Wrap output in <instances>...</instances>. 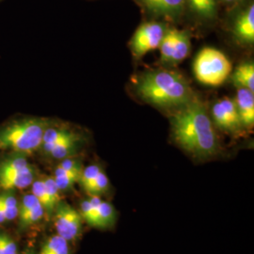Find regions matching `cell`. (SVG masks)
<instances>
[{"mask_svg":"<svg viewBox=\"0 0 254 254\" xmlns=\"http://www.w3.org/2000/svg\"><path fill=\"white\" fill-rule=\"evenodd\" d=\"M236 102V109L241 126L251 128L254 125V95L253 91L246 88H238Z\"/></svg>","mask_w":254,"mask_h":254,"instance_id":"obj_10","label":"cell"},{"mask_svg":"<svg viewBox=\"0 0 254 254\" xmlns=\"http://www.w3.org/2000/svg\"><path fill=\"white\" fill-rule=\"evenodd\" d=\"M223 2H225V3H233V2H236L237 0H222Z\"/></svg>","mask_w":254,"mask_h":254,"instance_id":"obj_33","label":"cell"},{"mask_svg":"<svg viewBox=\"0 0 254 254\" xmlns=\"http://www.w3.org/2000/svg\"><path fill=\"white\" fill-rule=\"evenodd\" d=\"M186 7L196 18L202 21H213L217 17V0H186Z\"/></svg>","mask_w":254,"mask_h":254,"instance_id":"obj_12","label":"cell"},{"mask_svg":"<svg viewBox=\"0 0 254 254\" xmlns=\"http://www.w3.org/2000/svg\"><path fill=\"white\" fill-rule=\"evenodd\" d=\"M58 167L66 171H72V172H82L83 170L80 161L71 157L63 159V161L58 165Z\"/></svg>","mask_w":254,"mask_h":254,"instance_id":"obj_30","label":"cell"},{"mask_svg":"<svg viewBox=\"0 0 254 254\" xmlns=\"http://www.w3.org/2000/svg\"><path fill=\"white\" fill-rule=\"evenodd\" d=\"M234 34L238 41L247 45L254 43V5L250 4L236 17Z\"/></svg>","mask_w":254,"mask_h":254,"instance_id":"obj_9","label":"cell"},{"mask_svg":"<svg viewBox=\"0 0 254 254\" xmlns=\"http://www.w3.org/2000/svg\"><path fill=\"white\" fill-rule=\"evenodd\" d=\"M232 80L237 88H246L254 91V64H243L239 65L233 73Z\"/></svg>","mask_w":254,"mask_h":254,"instance_id":"obj_15","label":"cell"},{"mask_svg":"<svg viewBox=\"0 0 254 254\" xmlns=\"http://www.w3.org/2000/svg\"><path fill=\"white\" fill-rule=\"evenodd\" d=\"M54 213L57 235L64 237L68 242L78 237L82 229V217L79 212L70 204L61 201L56 206Z\"/></svg>","mask_w":254,"mask_h":254,"instance_id":"obj_6","label":"cell"},{"mask_svg":"<svg viewBox=\"0 0 254 254\" xmlns=\"http://www.w3.org/2000/svg\"><path fill=\"white\" fill-rule=\"evenodd\" d=\"M35 254V253H34V252H33V251H27V252H26V253H24V254Z\"/></svg>","mask_w":254,"mask_h":254,"instance_id":"obj_34","label":"cell"},{"mask_svg":"<svg viewBox=\"0 0 254 254\" xmlns=\"http://www.w3.org/2000/svg\"><path fill=\"white\" fill-rule=\"evenodd\" d=\"M31 186H32V194L36 197L37 200H39L40 203L43 205L46 213L48 215H52L54 213L55 210L51 205L44 180H36L32 183Z\"/></svg>","mask_w":254,"mask_h":254,"instance_id":"obj_23","label":"cell"},{"mask_svg":"<svg viewBox=\"0 0 254 254\" xmlns=\"http://www.w3.org/2000/svg\"><path fill=\"white\" fill-rule=\"evenodd\" d=\"M145 9L155 15L177 20L186 9V0H139Z\"/></svg>","mask_w":254,"mask_h":254,"instance_id":"obj_8","label":"cell"},{"mask_svg":"<svg viewBox=\"0 0 254 254\" xmlns=\"http://www.w3.org/2000/svg\"><path fill=\"white\" fill-rule=\"evenodd\" d=\"M102 200H103L101 199L100 196L91 195L89 199H86L81 201L79 214L82 217V219H85L87 223L92 227L95 226L96 210Z\"/></svg>","mask_w":254,"mask_h":254,"instance_id":"obj_20","label":"cell"},{"mask_svg":"<svg viewBox=\"0 0 254 254\" xmlns=\"http://www.w3.org/2000/svg\"><path fill=\"white\" fill-rule=\"evenodd\" d=\"M166 25L160 22H147L138 27L130 41V48L136 58H141L158 48L167 31Z\"/></svg>","mask_w":254,"mask_h":254,"instance_id":"obj_5","label":"cell"},{"mask_svg":"<svg viewBox=\"0 0 254 254\" xmlns=\"http://www.w3.org/2000/svg\"><path fill=\"white\" fill-rule=\"evenodd\" d=\"M0 205L4 210L8 221L13 220L18 217L19 203L16 197L11 190H2L0 192Z\"/></svg>","mask_w":254,"mask_h":254,"instance_id":"obj_19","label":"cell"},{"mask_svg":"<svg viewBox=\"0 0 254 254\" xmlns=\"http://www.w3.org/2000/svg\"><path fill=\"white\" fill-rule=\"evenodd\" d=\"M212 117L219 128L236 133L242 127L236 102L234 99L224 97L218 101L212 108Z\"/></svg>","mask_w":254,"mask_h":254,"instance_id":"obj_7","label":"cell"},{"mask_svg":"<svg viewBox=\"0 0 254 254\" xmlns=\"http://www.w3.org/2000/svg\"><path fill=\"white\" fill-rule=\"evenodd\" d=\"M116 220V211L113 205L109 202L102 200L96 210V219L94 227L107 229L111 227Z\"/></svg>","mask_w":254,"mask_h":254,"instance_id":"obj_17","label":"cell"},{"mask_svg":"<svg viewBox=\"0 0 254 254\" xmlns=\"http://www.w3.org/2000/svg\"><path fill=\"white\" fill-rule=\"evenodd\" d=\"M102 172V169L98 165H91L82 170L79 183L84 190H86L88 187H90L91 183L96 179V177Z\"/></svg>","mask_w":254,"mask_h":254,"instance_id":"obj_27","label":"cell"},{"mask_svg":"<svg viewBox=\"0 0 254 254\" xmlns=\"http://www.w3.org/2000/svg\"><path fill=\"white\" fill-rule=\"evenodd\" d=\"M38 254H71L69 242L59 235L49 237Z\"/></svg>","mask_w":254,"mask_h":254,"instance_id":"obj_18","label":"cell"},{"mask_svg":"<svg viewBox=\"0 0 254 254\" xmlns=\"http://www.w3.org/2000/svg\"><path fill=\"white\" fill-rule=\"evenodd\" d=\"M5 221H7V218H6V216H5L4 210L2 209V207H1V205H0V224L4 223Z\"/></svg>","mask_w":254,"mask_h":254,"instance_id":"obj_32","label":"cell"},{"mask_svg":"<svg viewBox=\"0 0 254 254\" xmlns=\"http://www.w3.org/2000/svg\"><path fill=\"white\" fill-rule=\"evenodd\" d=\"M75 136H77V134L64 127H47L43 136L41 149L48 155L55 146Z\"/></svg>","mask_w":254,"mask_h":254,"instance_id":"obj_13","label":"cell"},{"mask_svg":"<svg viewBox=\"0 0 254 254\" xmlns=\"http://www.w3.org/2000/svg\"><path fill=\"white\" fill-rule=\"evenodd\" d=\"M172 130L174 140L197 157H208L218 151V139L208 112L196 97L173 114Z\"/></svg>","mask_w":254,"mask_h":254,"instance_id":"obj_1","label":"cell"},{"mask_svg":"<svg viewBox=\"0 0 254 254\" xmlns=\"http://www.w3.org/2000/svg\"><path fill=\"white\" fill-rule=\"evenodd\" d=\"M81 172H72L56 168L54 173V179L60 191L68 190L73 188L76 182L79 181Z\"/></svg>","mask_w":254,"mask_h":254,"instance_id":"obj_21","label":"cell"},{"mask_svg":"<svg viewBox=\"0 0 254 254\" xmlns=\"http://www.w3.org/2000/svg\"><path fill=\"white\" fill-rule=\"evenodd\" d=\"M45 208L39 202L34 207L29 209L27 212L19 215V224L21 228H27L38 221H40L45 214Z\"/></svg>","mask_w":254,"mask_h":254,"instance_id":"obj_24","label":"cell"},{"mask_svg":"<svg viewBox=\"0 0 254 254\" xmlns=\"http://www.w3.org/2000/svg\"><path fill=\"white\" fill-rule=\"evenodd\" d=\"M109 188V177L103 171L99 173L96 179L91 183V186L88 187L85 190L90 195H97L100 196L101 194L107 192Z\"/></svg>","mask_w":254,"mask_h":254,"instance_id":"obj_26","label":"cell"},{"mask_svg":"<svg viewBox=\"0 0 254 254\" xmlns=\"http://www.w3.org/2000/svg\"><path fill=\"white\" fill-rule=\"evenodd\" d=\"M175 32H176L175 28H168L162 39V42L159 46L161 60L165 63H170L171 61L174 39H175Z\"/></svg>","mask_w":254,"mask_h":254,"instance_id":"obj_25","label":"cell"},{"mask_svg":"<svg viewBox=\"0 0 254 254\" xmlns=\"http://www.w3.org/2000/svg\"><path fill=\"white\" fill-rule=\"evenodd\" d=\"M39 202L40 201L37 200L36 197L32 193L31 194H27L23 198L21 203H19V215L27 212V211H28L29 209L32 208V207H34L37 203H39Z\"/></svg>","mask_w":254,"mask_h":254,"instance_id":"obj_31","label":"cell"},{"mask_svg":"<svg viewBox=\"0 0 254 254\" xmlns=\"http://www.w3.org/2000/svg\"><path fill=\"white\" fill-rule=\"evenodd\" d=\"M44 182H45V186H46V191L51 202V205L55 210L56 206L61 202L60 190L55 182L54 177H46Z\"/></svg>","mask_w":254,"mask_h":254,"instance_id":"obj_28","label":"cell"},{"mask_svg":"<svg viewBox=\"0 0 254 254\" xmlns=\"http://www.w3.org/2000/svg\"><path fill=\"white\" fill-rule=\"evenodd\" d=\"M35 179V170L32 166L20 173L0 177V190H13L27 189Z\"/></svg>","mask_w":254,"mask_h":254,"instance_id":"obj_11","label":"cell"},{"mask_svg":"<svg viewBox=\"0 0 254 254\" xmlns=\"http://www.w3.org/2000/svg\"><path fill=\"white\" fill-rule=\"evenodd\" d=\"M49 127L46 119H25L0 129V152L33 154L41 148L45 131Z\"/></svg>","mask_w":254,"mask_h":254,"instance_id":"obj_3","label":"cell"},{"mask_svg":"<svg viewBox=\"0 0 254 254\" xmlns=\"http://www.w3.org/2000/svg\"><path fill=\"white\" fill-rule=\"evenodd\" d=\"M137 94L151 105L160 108H180L195 98L189 82L181 73L153 70L136 79Z\"/></svg>","mask_w":254,"mask_h":254,"instance_id":"obj_2","label":"cell"},{"mask_svg":"<svg viewBox=\"0 0 254 254\" xmlns=\"http://www.w3.org/2000/svg\"><path fill=\"white\" fill-rule=\"evenodd\" d=\"M30 166L24 154H16L0 162V177L23 172Z\"/></svg>","mask_w":254,"mask_h":254,"instance_id":"obj_16","label":"cell"},{"mask_svg":"<svg viewBox=\"0 0 254 254\" xmlns=\"http://www.w3.org/2000/svg\"><path fill=\"white\" fill-rule=\"evenodd\" d=\"M0 250L2 254H18L16 243L4 233H0Z\"/></svg>","mask_w":254,"mask_h":254,"instance_id":"obj_29","label":"cell"},{"mask_svg":"<svg viewBox=\"0 0 254 254\" xmlns=\"http://www.w3.org/2000/svg\"><path fill=\"white\" fill-rule=\"evenodd\" d=\"M190 50V38L188 32L176 29L173 53L170 64H178L184 61Z\"/></svg>","mask_w":254,"mask_h":254,"instance_id":"obj_14","label":"cell"},{"mask_svg":"<svg viewBox=\"0 0 254 254\" xmlns=\"http://www.w3.org/2000/svg\"><path fill=\"white\" fill-rule=\"evenodd\" d=\"M78 141H79L78 135L71 137L67 140H64L60 144L55 146L54 148L50 151L48 155H50L52 158H55V159H64V158L70 157L75 152Z\"/></svg>","mask_w":254,"mask_h":254,"instance_id":"obj_22","label":"cell"},{"mask_svg":"<svg viewBox=\"0 0 254 254\" xmlns=\"http://www.w3.org/2000/svg\"><path fill=\"white\" fill-rule=\"evenodd\" d=\"M193 72L200 83L218 87L226 81L231 74L232 64L221 51L205 47L197 55L193 64Z\"/></svg>","mask_w":254,"mask_h":254,"instance_id":"obj_4","label":"cell"}]
</instances>
